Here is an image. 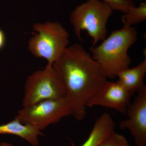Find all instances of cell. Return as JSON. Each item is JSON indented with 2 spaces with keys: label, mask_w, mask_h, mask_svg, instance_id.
Here are the masks:
<instances>
[{
  "label": "cell",
  "mask_w": 146,
  "mask_h": 146,
  "mask_svg": "<svg viewBox=\"0 0 146 146\" xmlns=\"http://www.w3.org/2000/svg\"><path fill=\"white\" fill-rule=\"evenodd\" d=\"M132 96L117 81L108 80L87 102V107L100 106L117 110L126 115Z\"/></svg>",
  "instance_id": "cell-8"
},
{
  "label": "cell",
  "mask_w": 146,
  "mask_h": 146,
  "mask_svg": "<svg viewBox=\"0 0 146 146\" xmlns=\"http://www.w3.org/2000/svg\"><path fill=\"white\" fill-rule=\"evenodd\" d=\"M146 20V0L141 2L138 6L132 7L121 16L123 25L131 26Z\"/></svg>",
  "instance_id": "cell-12"
},
{
  "label": "cell",
  "mask_w": 146,
  "mask_h": 146,
  "mask_svg": "<svg viewBox=\"0 0 146 146\" xmlns=\"http://www.w3.org/2000/svg\"><path fill=\"white\" fill-rule=\"evenodd\" d=\"M5 35L3 32L0 29V50L2 48L5 44Z\"/></svg>",
  "instance_id": "cell-15"
},
{
  "label": "cell",
  "mask_w": 146,
  "mask_h": 146,
  "mask_svg": "<svg viewBox=\"0 0 146 146\" xmlns=\"http://www.w3.org/2000/svg\"><path fill=\"white\" fill-rule=\"evenodd\" d=\"M137 38L135 28L123 25L112 32L99 46L91 48L92 57L107 78L113 79L120 72L129 68L131 59L128 51Z\"/></svg>",
  "instance_id": "cell-2"
},
{
  "label": "cell",
  "mask_w": 146,
  "mask_h": 146,
  "mask_svg": "<svg viewBox=\"0 0 146 146\" xmlns=\"http://www.w3.org/2000/svg\"><path fill=\"white\" fill-rule=\"evenodd\" d=\"M66 97L62 80L53 65L47 64L43 70L35 71L28 77L25 83L23 107Z\"/></svg>",
  "instance_id": "cell-5"
},
{
  "label": "cell",
  "mask_w": 146,
  "mask_h": 146,
  "mask_svg": "<svg viewBox=\"0 0 146 146\" xmlns=\"http://www.w3.org/2000/svg\"><path fill=\"white\" fill-rule=\"evenodd\" d=\"M130 1H143V0H130Z\"/></svg>",
  "instance_id": "cell-17"
},
{
  "label": "cell",
  "mask_w": 146,
  "mask_h": 146,
  "mask_svg": "<svg viewBox=\"0 0 146 146\" xmlns=\"http://www.w3.org/2000/svg\"><path fill=\"white\" fill-rule=\"evenodd\" d=\"M99 146H131L124 136L112 131L100 144Z\"/></svg>",
  "instance_id": "cell-13"
},
{
  "label": "cell",
  "mask_w": 146,
  "mask_h": 146,
  "mask_svg": "<svg viewBox=\"0 0 146 146\" xmlns=\"http://www.w3.org/2000/svg\"><path fill=\"white\" fill-rule=\"evenodd\" d=\"M52 65L64 84L72 115L83 119L87 102L107 82V78L91 55L78 44L67 47Z\"/></svg>",
  "instance_id": "cell-1"
},
{
  "label": "cell",
  "mask_w": 146,
  "mask_h": 146,
  "mask_svg": "<svg viewBox=\"0 0 146 146\" xmlns=\"http://www.w3.org/2000/svg\"><path fill=\"white\" fill-rule=\"evenodd\" d=\"M0 146H13L11 144L8 143H0Z\"/></svg>",
  "instance_id": "cell-16"
},
{
  "label": "cell",
  "mask_w": 146,
  "mask_h": 146,
  "mask_svg": "<svg viewBox=\"0 0 146 146\" xmlns=\"http://www.w3.org/2000/svg\"><path fill=\"white\" fill-rule=\"evenodd\" d=\"M115 126V121L109 114H102L94 124L88 138L80 146H99L104 139L114 130ZM72 146H75L72 144Z\"/></svg>",
  "instance_id": "cell-11"
},
{
  "label": "cell",
  "mask_w": 146,
  "mask_h": 146,
  "mask_svg": "<svg viewBox=\"0 0 146 146\" xmlns=\"http://www.w3.org/2000/svg\"><path fill=\"white\" fill-rule=\"evenodd\" d=\"M72 114L71 104L66 97L59 99L46 100L23 107L15 118L22 123L42 131Z\"/></svg>",
  "instance_id": "cell-6"
},
{
  "label": "cell",
  "mask_w": 146,
  "mask_h": 146,
  "mask_svg": "<svg viewBox=\"0 0 146 146\" xmlns=\"http://www.w3.org/2000/svg\"><path fill=\"white\" fill-rule=\"evenodd\" d=\"M106 3L114 11L125 13L132 7L135 6L134 2L130 0H99Z\"/></svg>",
  "instance_id": "cell-14"
},
{
  "label": "cell",
  "mask_w": 146,
  "mask_h": 146,
  "mask_svg": "<svg viewBox=\"0 0 146 146\" xmlns=\"http://www.w3.org/2000/svg\"><path fill=\"white\" fill-rule=\"evenodd\" d=\"M146 73V57L140 64L134 68H129L120 72L117 75V81L131 95L143 85Z\"/></svg>",
  "instance_id": "cell-9"
},
{
  "label": "cell",
  "mask_w": 146,
  "mask_h": 146,
  "mask_svg": "<svg viewBox=\"0 0 146 146\" xmlns=\"http://www.w3.org/2000/svg\"><path fill=\"white\" fill-rule=\"evenodd\" d=\"M138 95L127 110V119L121 123V129H127L137 146H146V86L137 91Z\"/></svg>",
  "instance_id": "cell-7"
},
{
  "label": "cell",
  "mask_w": 146,
  "mask_h": 146,
  "mask_svg": "<svg viewBox=\"0 0 146 146\" xmlns=\"http://www.w3.org/2000/svg\"><path fill=\"white\" fill-rule=\"evenodd\" d=\"M33 27L36 33L29 40V51L35 57L44 58L48 64L52 65L68 47V32L58 22L36 23Z\"/></svg>",
  "instance_id": "cell-4"
},
{
  "label": "cell",
  "mask_w": 146,
  "mask_h": 146,
  "mask_svg": "<svg viewBox=\"0 0 146 146\" xmlns=\"http://www.w3.org/2000/svg\"><path fill=\"white\" fill-rule=\"evenodd\" d=\"M113 11L110 6L99 0H87L79 5L70 18L76 36L82 42L81 31H86L93 40L91 48L96 46L107 37V24Z\"/></svg>",
  "instance_id": "cell-3"
},
{
  "label": "cell",
  "mask_w": 146,
  "mask_h": 146,
  "mask_svg": "<svg viewBox=\"0 0 146 146\" xmlns=\"http://www.w3.org/2000/svg\"><path fill=\"white\" fill-rule=\"evenodd\" d=\"M0 134L18 136L33 146L39 145L38 136L43 135L42 131L31 126L22 123L16 118L9 122L0 125Z\"/></svg>",
  "instance_id": "cell-10"
}]
</instances>
